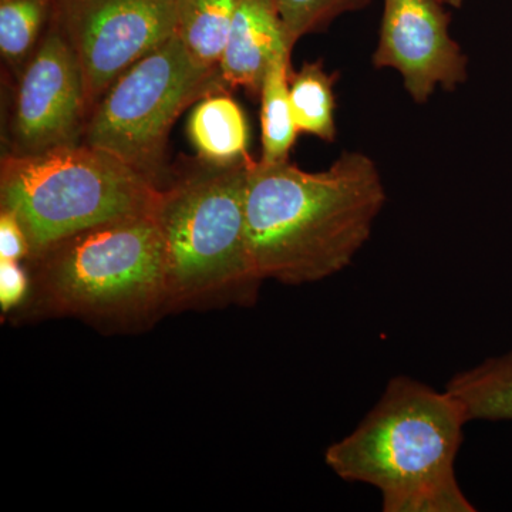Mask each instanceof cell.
Returning a JSON list of instances; mask_svg holds the SVG:
<instances>
[{
    "label": "cell",
    "mask_w": 512,
    "mask_h": 512,
    "mask_svg": "<svg viewBox=\"0 0 512 512\" xmlns=\"http://www.w3.org/2000/svg\"><path fill=\"white\" fill-rule=\"evenodd\" d=\"M386 200L379 168L360 151L316 173L252 158L245 220L259 275L305 285L339 274L369 241Z\"/></svg>",
    "instance_id": "6da1fadb"
},
{
    "label": "cell",
    "mask_w": 512,
    "mask_h": 512,
    "mask_svg": "<svg viewBox=\"0 0 512 512\" xmlns=\"http://www.w3.org/2000/svg\"><path fill=\"white\" fill-rule=\"evenodd\" d=\"M467 423L447 390L397 376L325 461L346 483L377 488L384 512H474L456 477Z\"/></svg>",
    "instance_id": "7a4b0ae2"
},
{
    "label": "cell",
    "mask_w": 512,
    "mask_h": 512,
    "mask_svg": "<svg viewBox=\"0 0 512 512\" xmlns=\"http://www.w3.org/2000/svg\"><path fill=\"white\" fill-rule=\"evenodd\" d=\"M153 214L84 229L29 256L30 292L13 320L77 318L119 329L156 322L167 303Z\"/></svg>",
    "instance_id": "3957f363"
},
{
    "label": "cell",
    "mask_w": 512,
    "mask_h": 512,
    "mask_svg": "<svg viewBox=\"0 0 512 512\" xmlns=\"http://www.w3.org/2000/svg\"><path fill=\"white\" fill-rule=\"evenodd\" d=\"M251 160L218 167L198 158L161 187L153 215L163 245L167 313L258 299L264 279L245 220Z\"/></svg>",
    "instance_id": "277c9868"
},
{
    "label": "cell",
    "mask_w": 512,
    "mask_h": 512,
    "mask_svg": "<svg viewBox=\"0 0 512 512\" xmlns=\"http://www.w3.org/2000/svg\"><path fill=\"white\" fill-rule=\"evenodd\" d=\"M161 187L109 153L77 144L32 156L5 153L0 210L15 215L30 255L77 232L153 214Z\"/></svg>",
    "instance_id": "5b68a950"
},
{
    "label": "cell",
    "mask_w": 512,
    "mask_h": 512,
    "mask_svg": "<svg viewBox=\"0 0 512 512\" xmlns=\"http://www.w3.org/2000/svg\"><path fill=\"white\" fill-rule=\"evenodd\" d=\"M228 92L220 67L200 64L175 33L134 63L101 97L83 144L119 158L163 187L168 136L190 106Z\"/></svg>",
    "instance_id": "8992f818"
},
{
    "label": "cell",
    "mask_w": 512,
    "mask_h": 512,
    "mask_svg": "<svg viewBox=\"0 0 512 512\" xmlns=\"http://www.w3.org/2000/svg\"><path fill=\"white\" fill-rule=\"evenodd\" d=\"M53 16L82 67L89 119L121 74L177 33L175 0H55Z\"/></svg>",
    "instance_id": "52a82bcc"
},
{
    "label": "cell",
    "mask_w": 512,
    "mask_h": 512,
    "mask_svg": "<svg viewBox=\"0 0 512 512\" xmlns=\"http://www.w3.org/2000/svg\"><path fill=\"white\" fill-rule=\"evenodd\" d=\"M89 121L82 67L55 16L15 82L8 151L18 156L82 144Z\"/></svg>",
    "instance_id": "ba28073f"
},
{
    "label": "cell",
    "mask_w": 512,
    "mask_h": 512,
    "mask_svg": "<svg viewBox=\"0 0 512 512\" xmlns=\"http://www.w3.org/2000/svg\"><path fill=\"white\" fill-rule=\"evenodd\" d=\"M382 25L373 64L394 69L414 103L437 87L453 92L467 80V56L450 35V16L439 0H383Z\"/></svg>",
    "instance_id": "9c48e42d"
},
{
    "label": "cell",
    "mask_w": 512,
    "mask_h": 512,
    "mask_svg": "<svg viewBox=\"0 0 512 512\" xmlns=\"http://www.w3.org/2000/svg\"><path fill=\"white\" fill-rule=\"evenodd\" d=\"M286 46L293 49L276 0H239L218 66L228 92L259 97L269 64Z\"/></svg>",
    "instance_id": "30bf717a"
},
{
    "label": "cell",
    "mask_w": 512,
    "mask_h": 512,
    "mask_svg": "<svg viewBox=\"0 0 512 512\" xmlns=\"http://www.w3.org/2000/svg\"><path fill=\"white\" fill-rule=\"evenodd\" d=\"M228 93L210 94L198 101L188 120V136L198 158L218 167L251 158L247 116Z\"/></svg>",
    "instance_id": "8fae6325"
},
{
    "label": "cell",
    "mask_w": 512,
    "mask_h": 512,
    "mask_svg": "<svg viewBox=\"0 0 512 512\" xmlns=\"http://www.w3.org/2000/svg\"><path fill=\"white\" fill-rule=\"evenodd\" d=\"M446 390L468 421L512 420V350L457 373Z\"/></svg>",
    "instance_id": "7c38bea8"
},
{
    "label": "cell",
    "mask_w": 512,
    "mask_h": 512,
    "mask_svg": "<svg viewBox=\"0 0 512 512\" xmlns=\"http://www.w3.org/2000/svg\"><path fill=\"white\" fill-rule=\"evenodd\" d=\"M291 47H282L266 70L261 94L262 156L261 163L274 164L289 160L299 131L293 119L289 77Z\"/></svg>",
    "instance_id": "4fadbf2b"
},
{
    "label": "cell",
    "mask_w": 512,
    "mask_h": 512,
    "mask_svg": "<svg viewBox=\"0 0 512 512\" xmlns=\"http://www.w3.org/2000/svg\"><path fill=\"white\" fill-rule=\"evenodd\" d=\"M55 13V0H0V56L13 80L39 49Z\"/></svg>",
    "instance_id": "5bb4252c"
},
{
    "label": "cell",
    "mask_w": 512,
    "mask_h": 512,
    "mask_svg": "<svg viewBox=\"0 0 512 512\" xmlns=\"http://www.w3.org/2000/svg\"><path fill=\"white\" fill-rule=\"evenodd\" d=\"M239 0H175L177 35L198 63L220 66Z\"/></svg>",
    "instance_id": "9a60e30c"
},
{
    "label": "cell",
    "mask_w": 512,
    "mask_h": 512,
    "mask_svg": "<svg viewBox=\"0 0 512 512\" xmlns=\"http://www.w3.org/2000/svg\"><path fill=\"white\" fill-rule=\"evenodd\" d=\"M338 74L328 73L322 60L306 62L289 77V97L293 119L299 133L311 134L320 140L335 141L336 100L333 86Z\"/></svg>",
    "instance_id": "2e32d148"
},
{
    "label": "cell",
    "mask_w": 512,
    "mask_h": 512,
    "mask_svg": "<svg viewBox=\"0 0 512 512\" xmlns=\"http://www.w3.org/2000/svg\"><path fill=\"white\" fill-rule=\"evenodd\" d=\"M373 0H276L289 43L323 32L345 13L366 8Z\"/></svg>",
    "instance_id": "e0dca14e"
},
{
    "label": "cell",
    "mask_w": 512,
    "mask_h": 512,
    "mask_svg": "<svg viewBox=\"0 0 512 512\" xmlns=\"http://www.w3.org/2000/svg\"><path fill=\"white\" fill-rule=\"evenodd\" d=\"M30 292V276L20 261L0 259V309L2 315H13L22 308Z\"/></svg>",
    "instance_id": "ac0fdd59"
},
{
    "label": "cell",
    "mask_w": 512,
    "mask_h": 512,
    "mask_svg": "<svg viewBox=\"0 0 512 512\" xmlns=\"http://www.w3.org/2000/svg\"><path fill=\"white\" fill-rule=\"evenodd\" d=\"M30 255V245L22 225L15 215L0 210V259L25 262Z\"/></svg>",
    "instance_id": "d6986e66"
},
{
    "label": "cell",
    "mask_w": 512,
    "mask_h": 512,
    "mask_svg": "<svg viewBox=\"0 0 512 512\" xmlns=\"http://www.w3.org/2000/svg\"><path fill=\"white\" fill-rule=\"evenodd\" d=\"M443 5L453 6V8H461L463 6L464 0H439Z\"/></svg>",
    "instance_id": "ffe728a7"
}]
</instances>
